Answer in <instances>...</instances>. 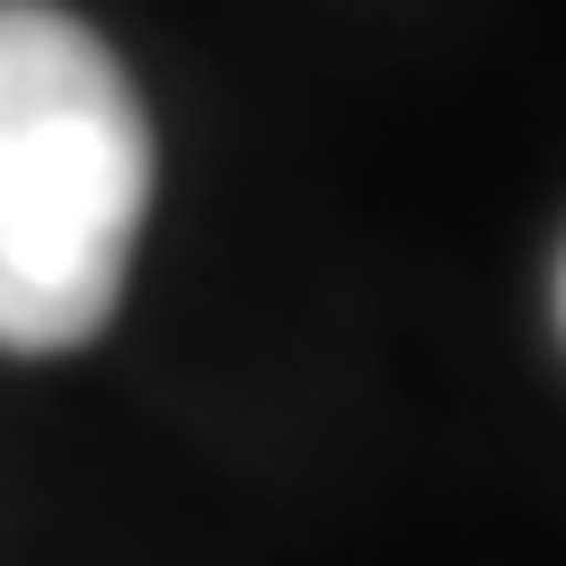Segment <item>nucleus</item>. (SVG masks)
I'll return each instance as SVG.
<instances>
[{
	"label": "nucleus",
	"instance_id": "nucleus-2",
	"mask_svg": "<svg viewBox=\"0 0 566 566\" xmlns=\"http://www.w3.org/2000/svg\"><path fill=\"white\" fill-rule=\"evenodd\" d=\"M557 312H566V274H557Z\"/></svg>",
	"mask_w": 566,
	"mask_h": 566
},
{
	"label": "nucleus",
	"instance_id": "nucleus-1",
	"mask_svg": "<svg viewBox=\"0 0 566 566\" xmlns=\"http://www.w3.org/2000/svg\"><path fill=\"white\" fill-rule=\"evenodd\" d=\"M151 208V123L123 57L48 0H0V349L114 322Z\"/></svg>",
	"mask_w": 566,
	"mask_h": 566
}]
</instances>
